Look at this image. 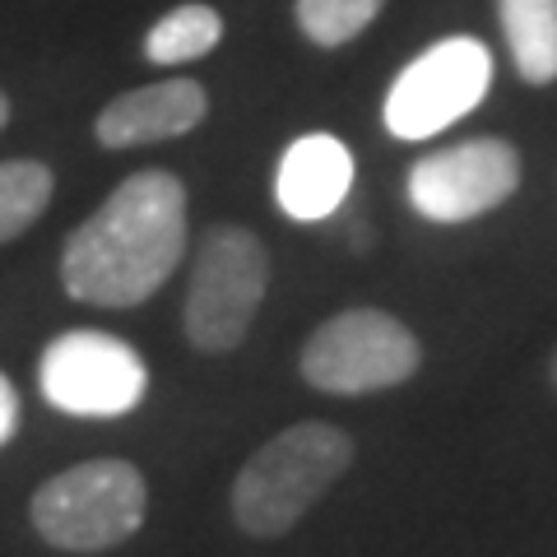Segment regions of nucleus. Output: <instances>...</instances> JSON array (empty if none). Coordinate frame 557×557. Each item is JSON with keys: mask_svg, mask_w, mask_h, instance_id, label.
<instances>
[{"mask_svg": "<svg viewBox=\"0 0 557 557\" xmlns=\"http://www.w3.org/2000/svg\"><path fill=\"white\" fill-rule=\"evenodd\" d=\"M186 256V186L177 172H131L61 247V284L89 307H139Z\"/></svg>", "mask_w": 557, "mask_h": 557, "instance_id": "f257e3e1", "label": "nucleus"}, {"mask_svg": "<svg viewBox=\"0 0 557 557\" xmlns=\"http://www.w3.org/2000/svg\"><path fill=\"white\" fill-rule=\"evenodd\" d=\"M358 446L344 428L307 418L256 446L233 479V525L247 539H284L354 469Z\"/></svg>", "mask_w": 557, "mask_h": 557, "instance_id": "f03ea898", "label": "nucleus"}, {"mask_svg": "<svg viewBox=\"0 0 557 557\" xmlns=\"http://www.w3.org/2000/svg\"><path fill=\"white\" fill-rule=\"evenodd\" d=\"M149 516V483L131 460L98 456L70 465L38 483L28 502V520L38 539L57 553H112L131 544Z\"/></svg>", "mask_w": 557, "mask_h": 557, "instance_id": "7ed1b4c3", "label": "nucleus"}, {"mask_svg": "<svg viewBox=\"0 0 557 557\" xmlns=\"http://www.w3.org/2000/svg\"><path fill=\"white\" fill-rule=\"evenodd\" d=\"M270 288V256L260 237L242 223H219L209 228L186 278L182 330L196 354L223 358L242 348L251 335V321Z\"/></svg>", "mask_w": 557, "mask_h": 557, "instance_id": "20e7f679", "label": "nucleus"}, {"mask_svg": "<svg viewBox=\"0 0 557 557\" xmlns=\"http://www.w3.org/2000/svg\"><path fill=\"white\" fill-rule=\"evenodd\" d=\"M423 368L418 335L376 307L335 311L307 335L298 354V372L321 395H376L395 391Z\"/></svg>", "mask_w": 557, "mask_h": 557, "instance_id": "39448f33", "label": "nucleus"}, {"mask_svg": "<svg viewBox=\"0 0 557 557\" xmlns=\"http://www.w3.org/2000/svg\"><path fill=\"white\" fill-rule=\"evenodd\" d=\"M487 89L493 51L479 38H442L395 75L381 116L395 139H432L474 112Z\"/></svg>", "mask_w": 557, "mask_h": 557, "instance_id": "423d86ee", "label": "nucleus"}, {"mask_svg": "<svg viewBox=\"0 0 557 557\" xmlns=\"http://www.w3.org/2000/svg\"><path fill=\"white\" fill-rule=\"evenodd\" d=\"M38 386L51 409L75 418H121L149 391V368L108 330H61L38 358Z\"/></svg>", "mask_w": 557, "mask_h": 557, "instance_id": "0eeeda50", "label": "nucleus"}, {"mask_svg": "<svg viewBox=\"0 0 557 557\" xmlns=\"http://www.w3.org/2000/svg\"><path fill=\"white\" fill-rule=\"evenodd\" d=\"M520 186V153L507 139H460L450 149L423 153L409 177V205L428 223H469L507 205Z\"/></svg>", "mask_w": 557, "mask_h": 557, "instance_id": "6e6552de", "label": "nucleus"}, {"mask_svg": "<svg viewBox=\"0 0 557 557\" xmlns=\"http://www.w3.org/2000/svg\"><path fill=\"white\" fill-rule=\"evenodd\" d=\"M209 116V94L196 79H159L145 89H131L112 98L98 112L94 135L102 149H139V145H163L182 139Z\"/></svg>", "mask_w": 557, "mask_h": 557, "instance_id": "1a4fd4ad", "label": "nucleus"}, {"mask_svg": "<svg viewBox=\"0 0 557 557\" xmlns=\"http://www.w3.org/2000/svg\"><path fill=\"white\" fill-rule=\"evenodd\" d=\"M354 153L335 135H302L278 159L274 200L293 223H321L348 200Z\"/></svg>", "mask_w": 557, "mask_h": 557, "instance_id": "9d476101", "label": "nucleus"}, {"mask_svg": "<svg viewBox=\"0 0 557 557\" xmlns=\"http://www.w3.org/2000/svg\"><path fill=\"white\" fill-rule=\"evenodd\" d=\"M502 38L525 84L557 79V0H497Z\"/></svg>", "mask_w": 557, "mask_h": 557, "instance_id": "9b49d317", "label": "nucleus"}, {"mask_svg": "<svg viewBox=\"0 0 557 557\" xmlns=\"http://www.w3.org/2000/svg\"><path fill=\"white\" fill-rule=\"evenodd\" d=\"M219 38H223V14L214 5H200V0H186V5L168 10L145 33V57L153 65H186V61L209 57L219 47Z\"/></svg>", "mask_w": 557, "mask_h": 557, "instance_id": "f8f14e48", "label": "nucleus"}, {"mask_svg": "<svg viewBox=\"0 0 557 557\" xmlns=\"http://www.w3.org/2000/svg\"><path fill=\"white\" fill-rule=\"evenodd\" d=\"M57 177L38 159H5L0 163V247L24 237L47 214Z\"/></svg>", "mask_w": 557, "mask_h": 557, "instance_id": "ddd939ff", "label": "nucleus"}, {"mask_svg": "<svg viewBox=\"0 0 557 557\" xmlns=\"http://www.w3.org/2000/svg\"><path fill=\"white\" fill-rule=\"evenodd\" d=\"M386 0H293V20L317 47H348L376 24Z\"/></svg>", "mask_w": 557, "mask_h": 557, "instance_id": "4468645a", "label": "nucleus"}, {"mask_svg": "<svg viewBox=\"0 0 557 557\" xmlns=\"http://www.w3.org/2000/svg\"><path fill=\"white\" fill-rule=\"evenodd\" d=\"M14 432H20V395H14L10 376L0 372V446H5Z\"/></svg>", "mask_w": 557, "mask_h": 557, "instance_id": "2eb2a0df", "label": "nucleus"}, {"mask_svg": "<svg viewBox=\"0 0 557 557\" xmlns=\"http://www.w3.org/2000/svg\"><path fill=\"white\" fill-rule=\"evenodd\" d=\"M5 126H10V98L0 94V131H5Z\"/></svg>", "mask_w": 557, "mask_h": 557, "instance_id": "dca6fc26", "label": "nucleus"}, {"mask_svg": "<svg viewBox=\"0 0 557 557\" xmlns=\"http://www.w3.org/2000/svg\"><path fill=\"white\" fill-rule=\"evenodd\" d=\"M553 386H557V358H553Z\"/></svg>", "mask_w": 557, "mask_h": 557, "instance_id": "f3484780", "label": "nucleus"}]
</instances>
